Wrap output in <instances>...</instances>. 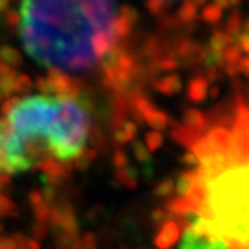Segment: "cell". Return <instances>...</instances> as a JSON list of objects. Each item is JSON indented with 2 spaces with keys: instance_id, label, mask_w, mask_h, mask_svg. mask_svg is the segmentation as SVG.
<instances>
[{
  "instance_id": "obj_1",
  "label": "cell",
  "mask_w": 249,
  "mask_h": 249,
  "mask_svg": "<svg viewBox=\"0 0 249 249\" xmlns=\"http://www.w3.org/2000/svg\"><path fill=\"white\" fill-rule=\"evenodd\" d=\"M18 35L37 64L91 76L124 63L130 21L118 0H21Z\"/></svg>"
},
{
  "instance_id": "obj_2",
  "label": "cell",
  "mask_w": 249,
  "mask_h": 249,
  "mask_svg": "<svg viewBox=\"0 0 249 249\" xmlns=\"http://www.w3.org/2000/svg\"><path fill=\"white\" fill-rule=\"evenodd\" d=\"M180 141L196 158L197 215L230 249H249V105L213 121L196 118Z\"/></svg>"
},
{
  "instance_id": "obj_3",
  "label": "cell",
  "mask_w": 249,
  "mask_h": 249,
  "mask_svg": "<svg viewBox=\"0 0 249 249\" xmlns=\"http://www.w3.org/2000/svg\"><path fill=\"white\" fill-rule=\"evenodd\" d=\"M93 130V109L82 94L43 91L17 99L0 118V175L53 163L84 167L94 155Z\"/></svg>"
},
{
  "instance_id": "obj_4",
  "label": "cell",
  "mask_w": 249,
  "mask_h": 249,
  "mask_svg": "<svg viewBox=\"0 0 249 249\" xmlns=\"http://www.w3.org/2000/svg\"><path fill=\"white\" fill-rule=\"evenodd\" d=\"M179 249H230V246L213 231L205 218L197 215L182 229Z\"/></svg>"
},
{
  "instance_id": "obj_5",
  "label": "cell",
  "mask_w": 249,
  "mask_h": 249,
  "mask_svg": "<svg viewBox=\"0 0 249 249\" xmlns=\"http://www.w3.org/2000/svg\"><path fill=\"white\" fill-rule=\"evenodd\" d=\"M182 236V227L175 219H166L160 224L158 231L154 237V245L157 249H172Z\"/></svg>"
},
{
  "instance_id": "obj_6",
  "label": "cell",
  "mask_w": 249,
  "mask_h": 249,
  "mask_svg": "<svg viewBox=\"0 0 249 249\" xmlns=\"http://www.w3.org/2000/svg\"><path fill=\"white\" fill-rule=\"evenodd\" d=\"M173 191H175V182H173L172 179H164V180H161V182L155 187V191H154V193H155V196H158V197L166 198V197H169Z\"/></svg>"
},
{
  "instance_id": "obj_7",
  "label": "cell",
  "mask_w": 249,
  "mask_h": 249,
  "mask_svg": "<svg viewBox=\"0 0 249 249\" xmlns=\"http://www.w3.org/2000/svg\"><path fill=\"white\" fill-rule=\"evenodd\" d=\"M14 211L15 203L5 196H0V216H12Z\"/></svg>"
},
{
  "instance_id": "obj_8",
  "label": "cell",
  "mask_w": 249,
  "mask_h": 249,
  "mask_svg": "<svg viewBox=\"0 0 249 249\" xmlns=\"http://www.w3.org/2000/svg\"><path fill=\"white\" fill-rule=\"evenodd\" d=\"M117 178H118L120 182H121L124 187H127V188L134 190L136 187H138V182H136V179H134V178L130 175V172H127V170H118V172H117Z\"/></svg>"
},
{
  "instance_id": "obj_9",
  "label": "cell",
  "mask_w": 249,
  "mask_h": 249,
  "mask_svg": "<svg viewBox=\"0 0 249 249\" xmlns=\"http://www.w3.org/2000/svg\"><path fill=\"white\" fill-rule=\"evenodd\" d=\"M47 236V225L43 222H37L35 227H33V231H32V237L37 242H40L42 239H45Z\"/></svg>"
},
{
  "instance_id": "obj_10",
  "label": "cell",
  "mask_w": 249,
  "mask_h": 249,
  "mask_svg": "<svg viewBox=\"0 0 249 249\" xmlns=\"http://www.w3.org/2000/svg\"><path fill=\"white\" fill-rule=\"evenodd\" d=\"M29 201H30V205L35 208H39L40 205H43V203H47V200H45L43 194L40 191H32L29 194Z\"/></svg>"
},
{
  "instance_id": "obj_11",
  "label": "cell",
  "mask_w": 249,
  "mask_h": 249,
  "mask_svg": "<svg viewBox=\"0 0 249 249\" xmlns=\"http://www.w3.org/2000/svg\"><path fill=\"white\" fill-rule=\"evenodd\" d=\"M81 242L84 245V249H99L96 236L93 233H85L84 237L81 239Z\"/></svg>"
},
{
  "instance_id": "obj_12",
  "label": "cell",
  "mask_w": 249,
  "mask_h": 249,
  "mask_svg": "<svg viewBox=\"0 0 249 249\" xmlns=\"http://www.w3.org/2000/svg\"><path fill=\"white\" fill-rule=\"evenodd\" d=\"M0 249H18L14 236H0Z\"/></svg>"
},
{
  "instance_id": "obj_13",
  "label": "cell",
  "mask_w": 249,
  "mask_h": 249,
  "mask_svg": "<svg viewBox=\"0 0 249 249\" xmlns=\"http://www.w3.org/2000/svg\"><path fill=\"white\" fill-rule=\"evenodd\" d=\"M166 218H167V212H164L163 209H154V212H152V219L160 225L161 222H164L166 221Z\"/></svg>"
},
{
  "instance_id": "obj_14",
  "label": "cell",
  "mask_w": 249,
  "mask_h": 249,
  "mask_svg": "<svg viewBox=\"0 0 249 249\" xmlns=\"http://www.w3.org/2000/svg\"><path fill=\"white\" fill-rule=\"evenodd\" d=\"M115 164L118 167H124L127 164V157L124 154H117V157H115Z\"/></svg>"
}]
</instances>
